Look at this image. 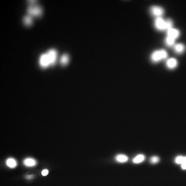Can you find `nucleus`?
<instances>
[{
	"instance_id": "1",
	"label": "nucleus",
	"mask_w": 186,
	"mask_h": 186,
	"mask_svg": "<svg viewBox=\"0 0 186 186\" xmlns=\"http://www.w3.org/2000/svg\"><path fill=\"white\" fill-rule=\"evenodd\" d=\"M168 56L166 51L164 49L157 50L152 54L151 59L152 61L155 63L158 62L162 60L165 59Z\"/></svg>"
},
{
	"instance_id": "2",
	"label": "nucleus",
	"mask_w": 186,
	"mask_h": 186,
	"mask_svg": "<svg viewBox=\"0 0 186 186\" xmlns=\"http://www.w3.org/2000/svg\"><path fill=\"white\" fill-rule=\"evenodd\" d=\"M27 12L28 15L32 17H39L42 15L43 10L40 6L30 5L27 8Z\"/></svg>"
},
{
	"instance_id": "3",
	"label": "nucleus",
	"mask_w": 186,
	"mask_h": 186,
	"mask_svg": "<svg viewBox=\"0 0 186 186\" xmlns=\"http://www.w3.org/2000/svg\"><path fill=\"white\" fill-rule=\"evenodd\" d=\"M150 12L153 16L156 17L157 18L161 17L164 15V9L161 7L157 6H153L150 8Z\"/></svg>"
},
{
	"instance_id": "4",
	"label": "nucleus",
	"mask_w": 186,
	"mask_h": 186,
	"mask_svg": "<svg viewBox=\"0 0 186 186\" xmlns=\"http://www.w3.org/2000/svg\"><path fill=\"white\" fill-rule=\"evenodd\" d=\"M155 26L156 28L160 31L166 30V20L161 17L157 18L155 21Z\"/></svg>"
},
{
	"instance_id": "5",
	"label": "nucleus",
	"mask_w": 186,
	"mask_h": 186,
	"mask_svg": "<svg viewBox=\"0 0 186 186\" xmlns=\"http://www.w3.org/2000/svg\"><path fill=\"white\" fill-rule=\"evenodd\" d=\"M47 54L49 60L50 65H54L55 64L57 59V51L54 49H51L47 52Z\"/></svg>"
},
{
	"instance_id": "6",
	"label": "nucleus",
	"mask_w": 186,
	"mask_h": 186,
	"mask_svg": "<svg viewBox=\"0 0 186 186\" xmlns=\"http://www.w3.org/2000/svg\"><path fill=\"white\" fill-rule=\"evenodd\" d=\"M40 65L42 68H45L50 66L49 60L47 54H42L40 56L39 60Z\"/></svg>"
},
{
	"instance_id": "7",
	"label": "nucleus",
	"mask_w": 186,
	"mask_h": 186,
	"mask_svg": "<svg viewBox=\"0 0 186 186\" xmlns=\"http://www.w3.org/2000/svg\"><path fill=\"white\" fill-rule=\"evenodd\" d=\"M167 36L172 37L176 39L180 36V32L177 29L172 28L167 30Z\"/></svg>"
},
{
	"instance_id": "8",
	"label": "nucleus",
	"mask_w": 186,
	"mask_h": 186,
	"mask_svg": "<svg viewBox=\"0 0 186 186\" xmlns=\"http://www.w3.org/2000/svg\"><path fill=\"white\" fill-rule=\"evenodd\" d=\"M178 64L177 60L174 58L168 59L166 62V66L168 68L173 69L176 68Z\"/></svg>"
},
{
	"instance_id": "9",
	"label": "nucleus",
	"mask_w": 186,
	"mask_h": 186,
	"mask_svg": "<svg viewBox=\"0 0 186 186\" xmlns=\"http://www.w3.org/2000/svg\"><path fill=\"white\" fill-rule=\"evenodd\" d=\"M23 21L24 25L26 26H30L33 23L32 17L29 15L25 16L23 18Z\"/></svg>"
},
{
	"instance_id": "10",
	"label": "nucleus",
	"mask_w": 186,
	"mask_h": 186,
	"mask_svg": "<svg viewBox=\"0 0 186 186\" xmlns=\"http://www.w3.org/2000/svg\"><path fill=\"white\" fill-rule=\"evenodd\" d=\"M186 49L185 46L182 44H178L174 46V50L177 54H181L184 52Z\"/></svg>"
},
{
	"instance_id": "11",
	"label": "nucleus",
	"mask_w": 186,
	"mask_h": 186,
	"mask_svg": "<svg viewBox=\"0 0 186 186\" xmlns=\"http://www.w3.org/2000/svg\"><path fill=\"white\" fill-rule=\"evenodd\" d=\"M24 164L27 166H33L36 164V161L35 159L31 158H26L24 161Z\"/></svg>"
},
{
	"instance_id": "12",
	"label": "nucleus",
	"mask_w": 186,
	"mask_h": 186,
	"mask_svg": "<svg viewBox=\"0 0 186 186\" xmlns=\"http://www.w3.org/2000/svg\"><path fill=\"white\" fill-rule=\"evenodd\" d=\"M6 164L7 166L12 168L15 167L17 165L16 161L14 158H8L6 160Z\"/></svg>"
},
{
	"instance_id": "13",
	"label": "nucleus",
	"mask_w": 186,
	"mask_h": 186,
	"mask_svg": "<svg viewBox=\"0 0 186 186\" xmlns=\"http://www.w3.org/2000/svg\"><path fill=\"white\" fill-rule=\"evenodd\" d=\"M116 160L117 161L119 162H125L128 160V157L126 155H119L116 157Z\"/></svg>"
},
{
	"instance_id": "14",
	"label": "nucleus",
	"mask_w": 186,
	"mask_h": 186,
	"mask_svg": "<svg viewBox=\"0 0 186 186\" xmlns=\"http://www.w3.org/2000/svg\"><path fill=\"white\" fill-rule=\"evenodd\" d=\"M145 157L143 155H139L133 159V162L135 163H139L145 160Z\"/></svg>"
},
{
	"instance_id": "15",
	"label": "nucleus",
	"mask_w": 186,
	"mask_h": 186,
	"mask_svg": "<svg viewBox=\"0 0 186 186\" xmlns=\"http://www.w3.org/2000/svg\"><path fill=\"white\" fill-rule=\"evenodd\" d=\"M175 39L168 36H167L165 39V43L168 46L171 47L173 46L175 43Z\"/></svg>"
},
{
	"instance_id": "16",
	"label": "nucleus",
	"mask_w": 186,
	"mask_h": 186,
	"mask_svg": "<svg viewBox=\"0 0 186 186\" xmlns=\"http://www.w3.org/2000/svg\"><path fill=\"white\" fill-rule=\"evenodd\" d=\"M69 60V56L67 54H64L62 56L60 59V62L62 65H66Z\"/></svg>"
},
{
	"instance_id": "17",
	"label": "nucleus",
	"mask_w": 186,
	"mask_h": 186,
	"mask_svg": "<svg viewBox=\"0 0 186 186\" xmlns=\"http://www.w3.org/2000/svg\"><path fill=\"white\" fill-rule=\"evenodd\" d=\"M165 20H166V30H167L169 29L172 28V26H173V21L170 18H168Z\"/></svg>"
},
{
	"instance_id": "18",
	"label": "nucleus",
	"mask_w": 186,
	"mask_h": 186,
	"mask_svg": "<svg viewBox=\"0 0 186 186\" xmlns=\"http://www.w3.org/2000/svg\"><path fill=\"white\" fill-rule=\"evenodd\" d=\"M160 161V158L158 157L153 156L151 157L150 159V161L152 164H156L157 163Z\"/></svg>"
},
{
	"instance_id": "19",
	"label": "nucleus",
	"mask_w": 186,
	"mask_h": 186,
	"mask_svg": "<svg viewBox=\"0 0 186 186\" xmlns=\"http://www.w3.org/2000/svg\"><path fill=\"white\" fill-rule=\"evenodd\" d=\"M184 157L182 156H179L176 158L175 160V162L177 164H182L184 163Z\"/></svg>"
},
{
	"instance_id": "20",
	"label": "nucleus",
	"mask_w": 186,
	"mask_h": 186,
	"mask_svg": "<svg viewBox=\"0 0 186 186\" xmlns=\"http://www.w3.org/2000/svg\"><path fill=\"white\" fill-rule=\"evenodd\" d=\"M49 173L48 170H47V169H45V170H43V171H42L41 173L42 176H45L47 175H48Z\"/></svg>"
},
{
	"instance_id": "21",
	"label": "nucleus",
	"mask_w": 186,
	"mask_h": 186,
	"mask_svg": "<svg viewBox=\"0 0 186 186\" xmlns=\"http://www.w3.org/2000/svg\"><path fill=\"white\" fill-rule=\"evenodd\" d=\"M30 5H35L36 3V1L35 0H29L28 1Z\"/></svg>"
},
{
	"instance_id": "22",
	"label": "nucleus",
	"mask_w": 186,
	"mask_h": 186,
	"mask_svg": "<svg viewBox=\"0 0 186 186\" xmlns=\"http://www.w3.org/2000/svg\"><path fill=\"white\" fill-rule=\"evenodd\" d=\"M181 167L183 170H186V163H183L181 164Z\"/></svg>"
},
{
	"instance_id": "23",
	"label": "nucleus",
	"mask_w": 186,
	"mask_h": 186,
	"mask_svg": "<svg viewBox=\"0 0 186 186\" xmlns=\"http://www.w3.org/2000/svg\"><path fill=\"white\" fill-rule=\"evenodd\" d=\"M27 178L28 179H31L32 178V176H29L27 177Z\"/></svg>"
},
{
	"instance_id": "24",
	"label": "nucleus",
	"mask_w": 186,
	"mask_h": 186,
	"mask_svg": "<svg viewBox=\"0 0 186 186\" xmlns=\"http://www.w3.org/2000/svg\"><path fill=\"white\" fill-rule=\"evenodd\" d=\"M184 163H186V157H184Z\"/></svg>"
}]
</instances>
